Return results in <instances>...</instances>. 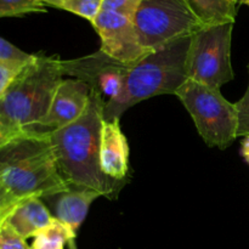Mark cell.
I'll list each match as a JSON object with an SVG mask.
<instances>
[{
	"mask_svg": "<svg viewBox=\"0 0 249 249\" xmlns=\"http://www.w3.org/2000/svg\"><path fill=\"white\" fill-rule=\"evenodd\" d=\"M105 105L101 95L91 90L89 105L83 116L70 125L49 131V138L58 172L68 186L92 190L101 196L112 197L118 192L121 181L104 174L100 164Z\"/></svg>",
	"mask_w": 249,
	"mask_h": 249,
	"instance_id": "6da1fadb",
	"label": "cell"
},
{
	"mask_svg": "<svg viewBox=\"0 0 249 249\" xmlns=\"http://www.w3.org/2000/svg\"><path fill=\"white\" fill-rule=\"evenodd\" d=\"M0 189L14 208L71 189L58 172L49 131H26L0 147Z\"/></svg>",
	"mask_w": 249,
	"mask_h": 249,
	"instance_id": "7a4b0ae2",
	"label": "cell"
},
{
	"mask_svg": "<svg viewBox=\"0 0 249 249\" xmlns=\"http://www.w3.org/2000/svg\"><path fill=\"white\" fill-rule=\"evenodd\" d=\"M191 38L160 46L131 65L118 96L105 105V121L119 119L124 111L150 97L177 94L189 79L187 55Z\"/></svg>",
	"mask_w": 249,
	"mask_h": 249,
	"instance_id": "3957f363",
	"label": "cell"
},
{
	"mask_svg": "<svg viewBox=\"0 0 249 249\" xmlns=\"http://www.w3.org/2000/svg\"><path fill=\"white\" fill-rule=\"evenodd\" d=\"M61 60L36 55L0 99V123L16 133L36 131L63 80Z\"/></svg>",
	"mask_w": 249,
	"mask_h": 249,
	"instance_id": "277c9868",
	"label": "cell"
},
{
	"mask_svg": "<svg viewBox=\"0 0 249 249\" xmlns=\"http://www.w3.org/2000/svg\"><path fill=\"white\" fill-rule=\"evenodd\" d=\"M175 95L191 114L207 145L223 150L235 141L238 128L237 111L235 104L229 102L220 90L187 79Z\"/></svg>",
	"mask_w": 249,
	"mask_h": 249,
	"instance_id": "5b68a950",
	"label": "cell"
},
{
	"mask_svg": "<svg viewBox=\"0 0 249 249\" xmlns=\"http://www.w3.org/2000/svg\"><path fill=\"white\" fill-rule=\"evenodd\" d=\"M141 45L148 51L203 28L185 0H142L133 17Z\"/></svg>",
	"mask_w": 249,
	"mask_h": 249,
	"instance_id": "8992f818",
	"label": "cell"
},
{
	"mask_svg": "<svg viewBox=\"0 0 249 249\" xmlns=\"http://www.w3.org/2000/svg\"><path fill=\"white\" fill-rule=\"evenodd\" d=\"M233 22L207 26L192 36L187 55V77L220 90L233 79L231 40Z\"/></svg>",
	"mask_w": 249,
	"mask_h": 249,
	"instance_id": "52a82bcc",
	"label": "cell"
},
{
	"mask_svg": "<svg viewBox=\"0 0 249 249\" xmlns=\"http://www.w3.org/2000/svg\"><path fill=\"white\" fill-rule=\"evenodd\" d=\"M92 27L101 38L100 51L112 60L131 66L151 53L141 45L133 18L125 15L101 10Z\"/></svg>",
	"mask_w": 249,
	"mask_h": 249,
	"instance_id": "ba28073f",
	"label": "cell"
},
{
	"mask_svg": "<svg viewBox=\"0 0 249 249\" xmlns=\"http://www.w3.org/2000/svg\"><path fill=\"white\" fill-rule=\"evenodd\" d=\"M129 67L112 60L100 50L77 60L61 61L63 75L75 77V79L89 84L91 90L101 95L106 104L118 96Z\"/></svg>",
	"mask_w": 249,
	"mask_h": 249,
	"instance_id": "9c48e42d",
	"label": "cell"
},
{
	"mask_svg": "<svg viewBox=\"0 0 249 249\" xmlns=\"http://www.w3.org/2000/svg\"><path fill=\"white\" fill-rule=\"evenodd\" d=\"M91 95L89 84L75 78L61 82L51 101L50 108L36 131H53L70 125L83 116Z\"/></svg>",
	"mask_w": 249,
	"mask_h": 249,
	"instance_id": "30bf717a",
	"label": "cell"
},
{
	"mask_svg": "<svg viewBox=\"0 0 249 249\" xmlns=\"http://www.w3.org/2000/svg\"><path fill=\"white\" fill-rule=\"evenodd\" d=\"M100 164L104 174L116 181H123L128 174L129 146L119 119L104 121L100 139Z\"/></svg>",
	"mask_w": 249,
	"mask_h": 249,
	"instance_id": "8fae6325",
	"label": "cell"
},
{
	"mask_svg": "<svg viewBox=\"0 0 249 249\" xmlns=\"http://www.w3.org/2000/svg\"><path fill=\"white\" fill-rule=\"evenodd\" d=\"M101 195L87 189H73L57 195L55 201V218L67 226L75 236L84 221L92 202Z\"/></svg>",
	"mask_w": 249,
	"mask_h": 249,
	"instance_id": "7c38bea8",
	"label": "cell"
},
{
	"mask_svg": "<svg viewBox=\"0 0 249 249\" xmlns=\"http://www.w3.org/2000/svg\"><path fill=\"white\" fill-rule=\"evenodd\" d=\"M55 216L44 206L41 198H29L15 207L6 223L18 233L27 238L36 237L40 231L48 228Z\"/></svg>",
	"mask_w": 249,
	"mask_h": 249,
	"instance_id": "4fadbf2b",
	"label": "cell"
},
{
	"mask_svg": "<svg viewBox=\"0 0 249 249\" xmlns=\"http://www.w3.org/2000/svg\"><path fill=\"white\" fill-rule=\"evenodd\" d=\"M203 27L235 23L237 0H185Z\"/></svg>",
	"mask_w": 249,
	"mask_h": 249,
	"instance_id": "5bb4252c",
	"label": "cell"
},
{
	"mask_svg": "<svg viewBox=\"0 0 249 249\" xmlns=\"http://www.w3.org/2000/svg\"><path fill=\"white\" fill-rule=\"evenodd\" d=\"M74 238V233L55 218L48 228L34 237L31 247L33 249H63L66 243Z\"/></svg>",
	"mask_w": 249,
	"mask_h": 249,
	"instance_id": "9a60e30c",
	"label": "cell"
},
{
	"mask_svg": "<svg viewBox=\"0 0 249 249\" xmlns=\"http://www.w3.org/2000/svg\"><path fill=\"white\" fill-rule=\"evenodd\" d=\"M46 7L63 10L88 19L95 21L102 7V0H41Z\"/></svg>",
	"mask_w": 249,
	"mask_h": 249,
	"instance_id": "2e32d148",
	"label": "cell"
},
{
	"mask_svg": "<svg viewBox=\"0 0 249 249\" xmlns=\"http://www.w3.org/2000/svg\"><path fill=\"white\" fill-rule=\"evenodd\" d=\"M46 10L48 7L41 0H0V18L46 12Z\"/></svg>",
	"mask_w": 249,
	"mask_h": 249,
	"instance_id": "e0dca14e",
	"label": "cell"
},
{
	"mask_svg": "<svg viewBox=\"0 0 249 249\" xmlns=\"http://www.w3.org/2000/svg\"><path fill=\"white\" fill-rule=\"evenodd\" d=\"M34 56L36 55L24 53L14 44L0 36V63L15 68H23L27 63L33 60Z\"/></svg>",
	"mask_w": 249,
	"mask_h": 249,
	"instance_id": "ac0fdd59",
	"label": "cell"
},
{
	"mask_svg": "<svg viewBox=\"0 0 249 249\" xmlns=\"http://www.w3.org/2000/svg\"><path fill=\"white\" fill-rule=\"evenodd\" d=\"M22 236H19L7 223L0 226V249H29Z\"/></svg>",
	"mask_w": 249,
	"mask_h": 249,
	"instance_id": "d6986e66",
	"label": "cell"
},
{
	"mask_svg": "<svg viewBox=\"0 0 249 249\" xmlns=\"http://www.w3.org/2000/svg\"><path fill=\"white\" fill-rule=\"evenodd\" d=\"M142 0H102L101 10L114 11L133 18Z\"/></svg>",
	"mask_w": 249,
	"mask_h": 249,
	"instance_id": "ffe728a7",
	"label": "cell"
},
{
	"mask_svg": "<svg viewBox=\"0 0 249 249\" xmlns=\"http://www.w3.org/2000/svg\"><path fill=\"white\" fill-rule=\"evenodd\" d=\"M237 111V136L249 135V84L242 99L235 104Z\"/></svg>",
	"mask_w": 249,
	"mask_h": 249,
	"instance_id": "44dd1931",
	"label": "cell"
},
{
	"mask_svg": "<svg viewBox=\"0 0 249 249\" xmlns=\"http://www.w3.org/2000/svg\"><path fill=\"white\" fill-rule=\"evenodd\" d=\"M21 70L22 68H15L11 67V66L0 63V99L4 95V92L6 91L10 83L14 80V78L16 77V74Z\"/></svg>",
	"mask_w": 249,
	"mask_h": 249,
	"instance_id": "7402d4cb",
	"label": "cell"
},
{
	"mask_svg": "<svg viewBox=\"0 0 249 249\" xmlns=\"http://www.w3.org/2000/svg\"><path fill=\"white\" fill-rule=\"evenodd\" d=\"M24 133H26V131H24ZM19 134H22V133H16V131L10 130V129H7L6 126L2 125V124L0 123V147H1V146H4L7 141L11 140L12 138L19 135Z\"/></svg>",
	"mask_w": 249,
	"mask_h": 249,
	"instance_id": "603a6c76",
	"label": "cell"
},
{
	"mask_svg": "<svg viewBox=\"0 0 249 249\" xmlns=\"http://www.w3.org/2000/svg\"><path fill=\"white\" fill-rule=\"evenodd\" d=\"M242 156L245 157L246 162H249V135L245 136V140L242 142Z\"/></svg>",
	"mask_w": 249,
	"mask_h": 249,
	"instance_id": "cb8c5ba5",
	"label": "cell"
},
{
	"mask_svg": "<svg viewBox=\"0 0 249 249\" xmlns=\"http://www.w3.org/2000/svg\"><path fill=\"white\" fill-rule=\"evenodd\" d=\"M243 4H246L249 7V0H245V1H243Z\"/></svg>",
	"mask_w": 249,
	"mask_h": 249,
	"instance_id": "d4e9b609",
	"label": "cell"
},
{
	"mask_svg": "<svg viewBox=\"0 0 249 249\" xmlns=\"http://www.w3.org/2000/svg\"><path fill=\"white\" fill-rule=\"evenodd\" d=\"M243 1H245V0H237V2H241V4H243Z\"/></svg>",
	"mask_w": 249,
	"mask_h": 249,
	"instance_id": "484cf974",
	"label": "cell"
},
{
	"mask_svg": "<svg viewBox=\"0 0 249 249\" xmlns=\"http://www.w3.org/2000/svg\"><path fill=\"white\" fill-rule=\"evenodd\" d=\"M29 249H33V248H32V247H31V248H29Z\"/></svg>",
	"mask_w": 249,
	"mask_h": 249,
	"instance_id": "4316f807",
	"label": "cell"
}]
</instances>
